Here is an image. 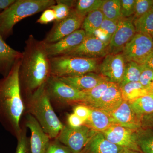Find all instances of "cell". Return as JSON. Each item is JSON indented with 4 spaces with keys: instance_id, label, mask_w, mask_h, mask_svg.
I'll list each match as a JSON object with an SVG mask.
<instances>
[{
    "instance_id": "24",
    "label": "cell",
    "mask_w": 153,
    "mask_h": 153,
    "mask_svg": "<svg viewBox=\"0 0 153 153\" xmlns=\"http://www.w3.org/2000/svg\"><path fill=\"white\" fill-rule=\"evenodd\" d=\"M123 100L132 101L149 93L139 82H132L120 86Z\"/></svg>"
},
{
    "instance_id": "38",
    "label": "cell",
    "mask_w": 153,
    "mask_h": 153,
    "mask_svg": "<svg viewBox=\"0 0 153 153\" xmlns=\"http://www.w3.org/2000/svg\"><path fill=\"white\" fill-rule=\"evenodd\" d=\"M56 20V16L55 11L52 9L49 8L43 11L40 18L37 20V22L42 25H47Z\"/></svg>"
},
{
    "instance_id": "46",
    "label": "cell",
    "mask_w": 153,
    "mask_h": 153,
    "mask_svg": "<svg viewBox=\"0 0 153 153\" xmlns=\"http://www.w3.org/2000/svg\"><path fill=\"white\" fill-rule=\"evenodd\" d=\"M151 36H152V39L153 40V32L152 33V35H151Z\"/></svg>"
},
{
    "instance_id": "26",
    "label": "cell",
    "mask_w": 153,
    "mask_h": 153,
    "mask_svg": "<svg viewBox=\"0 0 153 153\" xmlns=\"http://www.w3.org/2000/svg\"><path fill=\"white\" fill-rule=\"evenodd\" d=\"M143 68V65L139 63L134 61L127 62L123 79L119 86L129 82H139Z\"/></svg>"
},
{
    "instance_id": "20",
    "label": "cell",
    "mask_w": 153,
    "mask_h": 153,
    "mask_svg": "<svg viewBox=\"0 0 153 153\" xmlns=\"http://www.w3.org/2000/svg\"><path fill=\"white\" fill-rule=\"evenodd\" d=\"M123 148L111 143L101 132L91 137L81 153H120Z\"/></svg>"
},
{
    "instance_id": "41",
    "label": "cell",
    "mask_w": 153,
    "mask_h": 153,
    "mask_svg": "<svg viewBox=\"0 0 153 153\" xmlns=\"http://www.w3.org/2000/svg\"><path fill=\"white\" fill-rule=\"evenodd\" d=\"M141 123L142 128H150L153 130V113L142 117Z\"/></svg>"
},
{
    "instance_id": "3",
    "label": "cell",
    "mask_w": 153,
    "mask_h": 153,
    "mask_svg": "<svg viewBox=\"0 0 153 153\" xmlns=\"http://www.w3.org/2000/svg\"><path fill=\"white\" fill-rule=\"evenodd\" d=\"M45 85L24 100L25 110L36 119L51 140L55 139L64 125L54 111Z\"/></svg>"
},
{
    "instance_id": "30",
    "label": "cell",
    "mask_w": 153,
    "mask_h": 153,
    "mask_svg": "<svg viewBox=\"0 0 153 153\" xmlns=\"http://www.w3.org/2000/svg\"><path fill=\"white\" fill-rule=\"evenodd\" d=\"M105 0H78L74 2V10L77 13L86 16L91 12L100 10Z\"/></svg>"
},
{
    "instance_id": "44",
    "label": "cell",
    "mask_w": 153,
    "mask_h": 153,
    "mask_svg": "<svg viewBox=\"0 0 153 153\" xmlns=\"http://www.w3.org/2000/svg\"><path fill=\"white\" fill-rule=\"evenodd\" d=\"M120 153H142L140 152L137 151L129 149L127 148H123Z\"/></svg>"
},
{
    "instance_id": "27",
    "label": "cell",
    "mask_w": 153,
    "mask_h": 153,
    "mask_svg": "<svg viewBox=\"0 0 153 153\" xmlns=\"http://www.w3.org/2000/svg\"><path fill=\"white\" fill-rule=\"evenodd\" d=\"M136 33L152 35L153 32V11L152 10L133 21Z\"/></svg>"
},
{
    "instance_id": "6",
    "label": "cell",
    "mask_w": 153,
    "mask_h": 153,
    "mask_svg": "<svg viewBox=\"0 0 153 153\" xmlns=\"http://www.w3.org/2000/svg\"><path fill=\"white\" fill-rule=\"evenodd\" d=\"M45 89L50 101L57 104L84 105L85 91H80L69 86L59 78L51 76L46 82Z\"/></svg>"
},
{
    "instance_id": "12",
    "label": "cell",
    "mask_w": 153,
    "mask_h": 153,
    "mask_svg": "<svg viewBox=\"0 0 153 153\" xmlns=\"http://www.w3.org/2000/svg\"><path fill=\"white\" fill-rule=\"evenodd\" d=\"M133 21V17L119 20L117 28L108 45L109 53L122 52L126 45L136 34Z\"/></svg>"
},
{
    "instance_id": "28",
    "label": "cell",
    "mask_w": 153,
    "mask_h": 153,
    "mask_svg": "<svg viewBox=\"0 0 153 153\" xmlns=\"http://www.w3.org/2000/svg\"><path fill=\"white\" fill-rule=\"evenodd\" d=\"M118 21H112L104 18L100 27L95 32L94 36L109 45L111 37L117 28Z\"/></svg>"
},
{
    "instance_id": "34",
    "label": "cell",
    "mask_w": 153,
    "mask_h": 153,
    "mask_svg": "<svg viewBox=\"0 0 153 153\" xmlns=\"http://www.w3.org/2000/svg\"><path fill=\"white\" fill-rule=\"evenodd\" d=\"M153 0H135L133 19L134 20L152 10Z\"/></svg>"
},
{
    "instance_id": "45",
    "label": "cell",
    "mask_w": 153,
    "mask_h": 153,
    "mask_svg": "<svg viewBox=\"0 0 153 153\" xmlns=\"http://www.w3.org/2000/svg\"><path fill=\"white\" fill-rule=\"evenodd\" d=\"M149 93L152 94H153V85L152 86V87L150 88L149 90Z\"/></svg>"
},
{
    "instance_id": "10",
    "label": "cell",
    "mask_w": 153,
    "mask_h": 153,
    "mask_svg": "<svg viewBox=\"0 0 153 153\" xmlns=\"http://www.w3.org/2000/svg\"><path fill=\"white\" fill-rule=\"evenodd\" d=\"M126 63L121 52L108 53L98 66L100 74L108 82L120 85L123 79Z\"/></svg>"
},
{
    "instance_id": "31",
    "label": "cell",
    "mask_w": 153,
    "mask_h": 153,
    "mask_svg": "<svg viewBox=\"0 0 153 153\" xmlns=\"http://www.w3.org/2000/svg\"><path fill=\"white\" fill-rule=\"evenodd\" d=\"M100 10L105 19L112 21L121 19L120 0H105Z\"/></svg>"
},
{
    "instance_id": "37",
    "label": "cell",
    "mask_w": 153,
    "mask_h": 153,
    "mask_svg": "<svg viewBox=\"0 0 153 153\" xmlns=\"http://www.w3.org/2000/svg\"><path fill=\"white\" fill-rule=\"evenodd\" d=\"M50 141L45 153H71V151L65 145L57 139Z\"/></svg>"
},
{
    "instance_id": "13",
    "label": "cell",
    "mask_w": 153,
    "mask_h": 153,
    "mask_svg": "<svg viewBox=\"0 0 153 153\" xmlns=\"http://www.w3.org/2000/svg\"><path fill=\"white\" fill-rule=\"evenodd\" d=\"M136 131L114 124L101 133L108 140L115 145L141 152L136 140Z\"/></svg>"
},
{
    "instance_id": "33",
    "label": "cell",
    "mask_w": 153,
    "mask_h": 153,
    "mask_svg": "<svg viewBox=\"0 0 153 153\" xmlns=\"http://www.w3.org/2000/svg\"><path fill=\"white\" fill-rule=\"evenodd\" d=\"M22 130L17 138V146L15 153H31L30 139L27 136V127L21 126Z\"/></svg>"
},
{
    "instance_id": "9",
    "label": "cell",
    "mask_w": 153,
    "mask_h": 153,
    "mask_svg": "<svg viewBox=\"0 0 153 153\" xmlns=\"http://www.w3.org/2000/svg\"><path fill=\"white\" fill-rule=\"evenodd\" d=\"M85 16L79 15L72 9L66 19L54 22V25L42 40L46 44H52L81 29Z\"/></svg>"
},
{
    "instance_id": "17",
    "label": "cell",
    "mask_w": 153,
    "mask_h": 153,
    "mask_svg": "<svg viewBox=\"0 0 153 153\" xmlns=\"http://www.w3.org/2000/svg\"><path fill=\"white\" fill-rule=\"evenodd\" d=\"M58 78L69 86L82 91L90 90L101 82L107 81L101 74H96L94 72Z\"/></svg>"
},
{
    "instance_id": "48",
    "label": "cell",
    "mask_w": 153,
    "mask_h": 153,
    "mask_svg": "<svg viewBox=\"0 0 153 153\" xmlns=\"http://www.w3.org/2000/svg\"><path fill=\"white\" fill-rule=\"evenodd\" d=\"M152 53H153V51H152Z\"/></svg>"
},
{
    "instance_id": "22",
    "label": "cell",
    "mask_w": 153,
    "mask_h": 153,
    "mask_svg": "<svg viewBox=\"0 0 153 153\" xmlns=\"http://www.w3.org/2000/svg\"><path fill=\"white\" fill-rule=\"evenodd\" d=\"M104 19V16L100 10L91 12L85 17L81 29L84 30L86 36H94L100 27Z\"/></svg>"
},
{
    "instance_id": "2",
    "label": "cell",
    "mask_w": 153,
    "mask_h": 153,
    "mask_svg": "<svg viewBox=\"0 0 153 153\" xmlns=\"http://www.w3.org/2000/svg\"><path fill=\"white\" fill-rule=\"evenodd\" d=\"M21 60L7 76L0 79V124L16 138L21 132V119L25 111L19 84Z\"/></svg>"
},
{
    "instance_id": "39",
    "label": "cell",
    "mask_w": 153,
    "mask_h": 153,
    "mask_svg": "<svg viewBox=\"0 0 153 153\" xmlns=\"http://www.w3.org/2000/svg\"><path fill=\"white\" fill-rule=\"evenodd\" d=\"M73 113L85 121L89 117L90 114V108L83 105H78L74 107L73 109Z\"/></svg>"
},
{
    "instance_id": "11",
    "label": "cell",
    "mask_w": 153,
    "mask_h": 153,
    "mask_svg": "<svg viewBox=\"0 0 153 153\" xmlns=\"http://www.w3.org/2000/svg\"><path fill=\"white\" fill-rule=\"evenodd\" d=\"M108 46V44L95 36H86L81 44L63 56L97 59L109 53Z\"/></svg>"
},
{
    "instance_id": "32",
    "label": "cell",
    "mask_w": 153,
    "mask_h": 153,
    "mask_svg": "<svg viewBox=\"0 0 153 153\" xmlns=\"http://www.w3.org/2000/svg\"><path fill=\"white\" fill-rule=\"evenodd\" d=\"M56 2V4L50 7V8L55 11L56 16L55 22H59L69 16L74 8L75 1L57 0Z\"/></svg>"
},
{
    "instance_id": "8",
    "label": "cell",
    "mask_w": 153,
    "mask_h": 153,
    "mask_svg": "<svg viewBox=\"0 0 153 153\" xmlns=\"http://www.w3.org/2000/svg\"><path fill=\"white\" fill-rule=\"evenodd\" d=\"M153 40L150 35L136 33L126 45L121 53L126 62L134 61L140 64L152 52Z\"/></svg>"
},
{
    "instance_id": "36",
    "label": "cell",
    "mask_w": 153,
    "mask_h": 153,
    "mask_svg": "<svg viewBox=\"0 0 153 153\" xmlns=\"http://www.w3.org/2000/svg\"><path fill=\"white\" fill-rule=\"evenodd\" d=\"M139 82L149 91L150 88L153 85V71L143 66Z\"/></svg>"
},
{
    "instance_id": "7",
    "label": "cell",
    "mask_w": 153,
    "mask_h": 153,
    "mask_svg": "<svg viewBox=\"0 0 153 153\" xmlns=\"http://www.w3.org/2000/svg\"><path fill=\"white\" fill-rule=\"evenodd\" d=\"M97 133L85 125L76 128L67 125L64 126L56 139L67 147L71 153H81Z\"/></svg>"
},
{
    "instance_id": "18",
    "label": "cell",
    "mask_w": 153,
    "mask_h": 153,
    "mask_svg": "<svg viewBox=\"0 0 153 153\" xmlns=\"http://www.w3.org/2000/svg\"><path fill=\"white\" fill-rule=\"evenodd\" d=\"M123 101L119 85L111 83L99 101L91 108L110 112L119 106Z\"/></svg>"
},
{
    "instance_id": "16",
    "label": "cell",
    "mask_w": 153,
    "mask_h": 153,
    "mask_svg": "<svg viewBox=\"0 0 153 153\" xmlns=\"http://www.w3.org/2000/svg\"><path fill=\"white\" fill-rule=\"evenodd\" d=\"M106 113L109 115L114 124L135 130L141 128V117L134 112L128 102L123 100L116 109Z\"/></svg>"
},
{
    "instance_id": "15",
    "label": "cell",
    "mask_w": 153,
    "mask_h": 153,
    "mask_svg": "<svg viewBox=\"0 0 153 153\" xmlns=\"http://www.w3.org/2000/svg\"><path fill=\"white\" fill-rule=\"evenodd\" d=\"M25 126L31 131V153H45L51 139L32 115L26 113Z\"/></svg>"
},
{
    "instance_id": "21",
    "label": "cell",
    "mask_w": 153,
    "mask_h": 153,
    "mask_svg": "<svg viewBox=\"0 0 153 153\" xmlns=\"http://www.w3.org/2000/svg\"><path fill=\"white\" fill-rule=\"evenodd\" d=\"M90 115L84 125L97 132H102L114 125L109 115L96 108H91Z\"/></svg>"
},
{
    "instance_id": "14",
    "label": "cell",
    "mask_w": 153,
    "mask_h": 153,
    "mask_svg": "<svg viewBox=\"0 0 153 153\" xmlns=\"http://www.w3.org/2000/svg\"><path fill=\"white\" fill-rule=\"evenodd\" d=\"M85 36L84 30L80 29L55 43L45 44L49 58L66 55L81 44Z\"/></svg>"
},
{
    "instance_id": "4",
    "label": "cell",
    "mask_w": 153,
    "mask_h": 153,
    "mask_svg": "<svg viewBox=\"0 0 153 153\" xmlns=\"http://www.w3.org/2000/svg\"><path fill=\"white\" fill-rule=\"evenodd\" d=\"M55 0H16L8 8L0 13V36L4 40L13 35L18 22L49 8Z\"/></svg>"
},
{
    "instance_id": "43",
    "label": "cell",
    "mask_w": 153,
    "mask_h": 153,
    "mask_svg": "<svg viewBox=\"0 0 153 153\" xmlns=\"http://www.w3.org/2000/svg\"><path fill=\"white\" fill-rule=\"evenodd\" d=\"M16 0H0V13L8 8Z\"/></svg>"
},
{
    "instance_id": "5",
    "label": "cell",
    "mask_w": 153,
    "mask_h": 153,
    "mask_svg": "<svg viewBox=\"0 0 153 153\" xmlns=\"http://www.w3.org/2000/svg\"><path fill=\"white\" fill-rule=\"evenodd\" d=\"M51 76L62 77L94 72L98 69L96 59L69 56L50 58Z\"/></svg>"
},
{
    "instance_id": "47",
    "label": "cell",
    "mask_w": 153,
    "mask_h": 153,
    "mask_svg": "<svg viewBox=\"0 0 153 153\" xmlns=\"http://www.w3.org/2000/svg\"><path fill=\"white\" fill-rule=\"evenodd\" d=\"M152 10L153 11V5L152 6Z\"/></svg>"
},
{
    "instance_id": "40",
    "label": "cell",
    "mask_w": 153,
    "mask_h": 153,
    "mask_svg": "<svg viewBox=\"0 0 153 153\" xmlns=\"http://www.w3.org/2000/svg\"><path fill=\"white\" fill-rule=\"evenodd\" d=\"M67 122V125L71 128H76L83 125L85 123V121L72 113L68 116Z\"/></svg>"
},
{
    "instance_id": "19",
    "label": "cell",
    "mask_w": 153,
    "mask_h": 153,
    "mask_svg": "<svg viewBox=\"0 0 153 153\" xmlns=\"http://www.w3.org/2000/svg\"><path fill=\"white\" fill-rule=\"evenodd\" d=\"M22 56V52L13 49L0 36V74L3 77L9 74L15 63L21 60Z\"/></svg>"
},
{
    "instance_id": "25",
    "label": "cell",
    "mask_w": 153,
    "mask_h": 153,
    "mask_svg": "<svg viewBox=\"0 0 153 153\" xmlns=\"http://www.w3.org/2000/svg\"><path fill=\"white\" fill-rule=\"evenodd\" d=\"M136 140L142 153H153V130L140 128L136 131Z\"/></svg>"
},
{
    "instance_id": "29",
    "label": "cell",
    "mask_w": 153,
    "mask_h": 153,
    "mask_svg": "<svg viewBox=\"0 0 153 153\" xmlns=\"http://www.w3.org/2000/svg\"><path fill=\"white\" fill-rule=\"evenodd\" d=\"M111 84V82L108 81H104L91 90L85 91L86 99L83 105H86L89 108H92L99 101Z\"/></svg>"
},
{
    "instance_id": "42",
    "label": "cell",
    "mask_w": 153,
    "mask_h": 153,
    "mask_svg": "<svg viewBox=\"0 0 153 153\" xmlns=\"http://www.w3.org/2000/svg\"><path fill=\"white\" fill-rule=\"evenodd\" d=\"M140 64L153 71V53L152 52Z\"/></svg>"
},
{
    "instance_id": "1",
    "label": "cell",
    "mask_w": 153,
    "mask_h": 153,
    "mask_svg": "<svg viewBox=\"0 0 153 153\" xmlns=\"http://www.w3.org/2000/svg\"><path fill=\"white\" fill-rule=\"evenodd\" d=\"M25 43L19 70V84L24 101L43 87L51 76L50 58L45 43L32 35Z\"/></svg>"
},
{
    "instance_id": "35",
    "label": "cell",
    "mask_w": 153,
    "mask_h": 153,
    "mask_svg": "<svg viewBox=\"0 0 153 153\" xmlns=\"http://www.w3.org/2000/svg\"><path fill=\"white\" fill-rule=\"evenodd\" d=\"M135 0H121L120 13L121 19L131 17L134 11Z\"/></svg>"
},
{
    "instance_id": "23",
    "label": "cell",
    "mask_w": 153,
    "mask_h": 153,
    "mask_svg": "<svg viewBox=\"0 0 153 153\" xmlns=\"http://www.w3.org/2000/svg\"><path fill=\"white\" fill-rule=\"evenodd\" d=\"M128 102L134 112L140 117L153 113L152 94H148Z\"/></svg>"
}]
</instances>
